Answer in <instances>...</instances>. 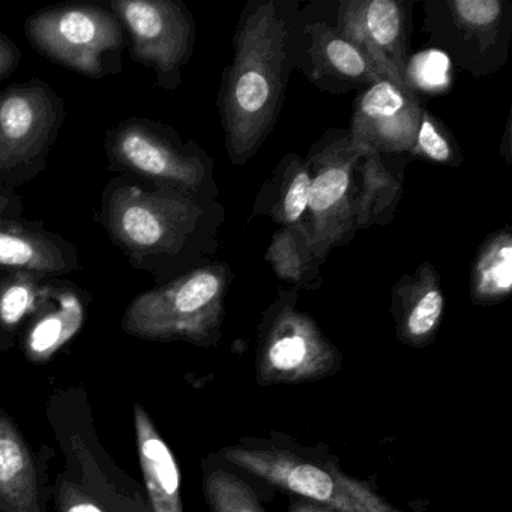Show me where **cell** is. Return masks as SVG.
<instances>
[{"mask_svg": "<svg viewBox=\"0 0 512 512\" xmlns=\"http://www.w3.org/2000/svg\"><path fill=\"white\" fill-rule=\"evenodd\" d=\"M95 221L134 269L163 286L214 262L226 208L119 175L104 187Z\"/></svg>", "mask_w": 512, "mask_h": 512, "instance_id": "obj_1", "label": "cell"}, {"mask_svg": "<svg viewBox=\"0 0 512 512\" xmlns=\"http://www.w3.org/2000/svg\"><path fill=\"white\" fill-rule=\"evenodd\" d=\"M299 7L298 0H250L239 14L217 101L233 166L256 157L280 118L295 71L289 38Z\"/></svg>", "mask_w": 512, "mask_h": 512, "instance_id": "obj_2", "label": "cell"}, {"mask_svg": "<svg viewBox=\"0 0 512 512\" xmlns=\"http://www.w3.org/2000/svg\"><path fill=\"white\" fill-rule=\"evenodd\" d=\"M46 418L62 458L52 484L56 512H154L145 485L101 442L85 386L53 391Z\"/></svg>", "mask_w": 512, "mask_h": 512, "instance_id": "obj_3", "label": "cell"}, {"mask_svg": "<svg viewBox=\"0 0 512 512\" xmlns=\"http://www.w3.org/2000/svg\"><path fill=\"white\" fill-rule=\"evenodd\" d=\"M230 283L229 265L214 260L137 295L122 316V329L140 340L215 346L221 338Z\"/></svg>", "mask_w": 512, "mask_h": 512, "instance_id": "obj_4", "label": "cell"}, {"mask_svg": "<svg viewBox=\"0 0 512 512\" xmlns=\"http://www.w3.org/2000/svg\"><path fill=\"white\" fill-rule=\"evenodd\" d=\"M106 154L109 169L119 175L203 202L218 200L212 157L163 122L145 118L119 122L107 131Z\"/></svg>", "mask_w": 512, "mask_h": 512, "instance_id": "obj_5", "label": "cell"}, {"mask_svg": "<svg viewBox=\"0 0 512 512\" xmlns=\"http://www.w3.org/2000/svg\"><path fill=\"white\" fill-rule=\"evenodd\" d=\"M236 467L272 487L337 512H404L383 499L367 482L352 478L334 464L320 463L278 446L239 443L221 451Z\"/></svg>", "mask_w": 512, "mask_h": 512, "instance_id": "obj_6", "label": "cell"}, {"mask_svg": "<svg viewBox=\"0 0 512 512\" xmlns=\"http://www.w3.org/2000/svg\"><path fill=\"white\" fill-rule=\"evenodd\" d=\"M428 46L472 77L499 73L509 59L512 0H425Z\"/></svg>", "mask_w": 512, "mask_h": 512, "instance_id": "obj_7", "label": "cell"}, {"mask_svg": "<svg viewBox=\"0 0 512 512\" xmlns=\"http://www.w3.org/2000/svg\"><path fill=\"white\" fill-rule=\"evenodd\" d=\"M35 50L82 76L104 79L122 68L127 34L118 17L97 5H58L25 23Z\"/></svg>", "mask_w": 512, "mask_h": 512, "instance_id": "obj_8", "label": "cell"}, {"mask_svg": "<svg viewBox=\"0 0 512 512\" xmlns=\"http://www.w3.org/2000/svg\"><path fill=\"white\" fill-rule=\"evenodd\" d=\"M299 290L280 289L259 323L257 380L262 385H295L325 379L341 367L337 347L313 317L298 307Z\"/></svg>", "mask_w": 512, "mask_h": 512, "instance_id": "obj_9", "label": "cell"}, {"mask_svg": "<svg viewBox=\"0 0 512 512\" xmlns=\"http://www.w3.org/2000/svg\"><path fill=\"white\" fill-rule=\"evenodd\" d=\"M311 172L308 224L311 244L325 263L335 248L355 239L358 164L361 151L349 130L331 128L311 145L307 157Z\"/></svg>", "mask_w": 512, "mask_h": 512, "instance_id": "obj_10", "label": "cell"}, {"mask_svg": "<svg viewBox=\"0 0 512 512\" xmlns=\"http://www.w3.org/2000/svg\"><path fill=\"white\" fill-rule=\"evenodd\" d=\"M64 121V100L44 80L0 91V185L17 187L46 169Z\"/></svg>", "mask_w": 512, "mask_h": 512, "instance_id": "obj_11", "label": "cell"}, {"mask_svg": "<svg viewBox=\"0 0 512 512\" xmlns=\"http://www.w3.org/2000/svg\"><path fill=\"white\" fill-rule=\"evenodd\" d=\"M289 47L293 68L311 85L335 97L362 91L385 77L370 56L335 26L331 0L299 7Z\"/></svg>", "mask_w": 512, "mask_h": 512, "instance_id": "obj_12", "label": "cell"}, {"mask_svg": "<svg viewBox=\"0 0 512 512\" xmlns=\"http://www.w3.org/2000/svg\"><path fill=\"white\" fill-rule=\"evenodd\" d=\"M109 8L127 34L131 59L154 71L158 88H179L196 46L191 11L176 0H113Z\"/></svg>", "mask_w": 512, "mask_h": 512, "instance_id": "obj_13", "label": "cell"}, {"mask_svg": "<svg viewBox=\"0 0 512 512\" xmlns=\"http://www.w3.org/2000/svg\"><path fill=\"white\" fill-rule=\"evenodd\" d=\"M412 8V0H331L335 26L370 56L383 76L403 86H410Z\"/></svg>", "mask_w": 512, "mask_h": 512, "instance_id": "obj_14", "label": "cell"}, {"mask_svg": "<svg viewBox=\"0 0 512 512\" xmlns=\"http://www.w3.org/2000/svg\"><path fill=\"white\" fill-rule=\"evenodd\" d=\"M421 110L416 89L382 77L353 101L350 139L359 151L410 155Z\"/></svg>", "mask_w": 512, "mask_h": 512, "instance_id": "obj_15", "label": "cell"}, {"mask_svg": "<svg viewBox=\"0 0 512 512\" xmlns=\"http://www.w3.org/2000/svg\"><path fill=\"white\" fill-rule=\"evenodd\" d=\"M56 451L34 448L13 416L0 407V512H49L50 463Z\"/></svg>", "mask_w": 512, "mask_h": 512, "instance_id": "obj_16", "label": "cell"}, {"mask_svg": "<svg viewBox=\"0 0 512 512\" xmlns=\"http://www.w3.org/2000/svg\"><path fill=\"white\" fill-rule=\"evenodd\" d=\"M73 242L20 218H0V271L32 272L61 278L77 271Z\"/></svg>", "mask_w": 512, "mask_h": 512, "instance_id": "obj_17", "label": "cell"}, {"mask_svg": "<svg viewBox=\"0 0 512 512\" xmlns=\"http://www.w3.org/2000/svg\"><path fill=\"white\" fill-rule=\"evenodd\" d=\"M445 311L442 281L430 262L401 275L391 290V314L401 343L424 347L439 331Z\"/></svg>", "mask_w": 512, "mask_h": 512, "instance_id": "obj_18", "label": "cell"}, {"mask_svg": "<svg viewBox=\"0 0 512 512\" xmlns=\"http://www.w3.org/2000/svg\"><path fill=\"white\" fill-rule=\"evenodd\" d=\"M86 319V293L58 278L43 310L32 319L20 338L23 355L32 364H46L82 331Z\"/></svg>", "mask_w": 512, "mask_h": 512, "instance_id": "obj_19", "label": "cell"}, {"mask_svg": "<svg viewBox=\"0 0 512 512\" xmlns=\"http://www.w3.org/2000/svg\"><path fill=\"white\" fill-rule=\"evenodd\" d=\"M413 161L409 154H380L361 151L358 164L356 229L388 226L404 196L406 167Z\"/></svg>", "mask_w": 512, "mask_h": 512, "instance_id": "obj_20", "label": "cell"}, {"mask_svg": "<svg viewBox=\"0 0 512 512\" xmlns=\"http://www.w3.org/2000/svg\"><path fill=\"white\" fill-rule=\"evenodd\" d=\"M134 430L152 511L184 512L178 461L140 403L134 404Z\"/></svg>", "mask_w": 512, "mask_h": 512, "instance_id": "obj_21", "label": "cell"}, {"mask_svg": "<svg viewBox=\"0 0 512 512\" xmlns=\"http://www.w3.org/2000/svg\"><path fill=\"white\" fill-rule=\"evenodd\" d=\"M310 185L307 158L293 152L284 155L257 191L253 218L268 217L280 227H302L310 232Z\"/></svg>", "mask_w": 512, "mask_h": 512, "instance_id": "obj_22", "label": "cell"}, {"mask_svg": "<svg viewBox=\"0 0 512 512\" xmlns=\"http://www.w3.org/2000/svg\"><path fill=\"white\" fill-rule=\"evenodd\" d=\"M58 278L32 272L0 271V350L10 352L43 310Z\"/></svg>", "mask_w": 512, "mask_h": 512, "instance_id": "obj_23", "label": "cell"}, {"mask_svg": "<svg viewBox=\"0 0 512 512\" xmlns=\"http://www.w3.org/2000/svg\"><path fill=\"white\" fill-rule=\"evenodd\" d=\"M512 233L509 227L485 238L470 268V298L475 305L491 307L511 295Z\"/></svg>", "mask_w": 512, "mask_h": 512, "instance_id": "obj_24", "label": "cell"}, {"mask_svg": "<svg viewBox=\"0 0 512 512\" xmlns=\"http://www.w3.org/2000/svg\"><path fill=\"white\" fill-rule=\"evenodd\" d=\"M274 274L296 290L322 287L323 263L317 259L311 235L302 227H280L265 254Z\"/></svg>", "mask_w": 512, "mask_h": 512, "instance_id": "obj_25", "label": "cell"}, {"mask_svg": "<svg viewBox=\"0 0 512 512\" xmlns=\"http://www.w3.org/2000/svg\"><path fill=\"white\" fill-rule=\"evenodd\" d=\"M203 491L211 512H266L251 485L229 466L206 467Z\"/></svg>", "mask_w": 512, "mask_h": 512, "instance_id": "obj_26", "label": "cell"}, {"mask_svg": "<svg viewBox=\"0 0 512 512\" xmlns=\"http://www.w3.org/2000/svg\"><path fill=\"white\" fill-rule=\"evenodd\" d=\"M410 155L413 160L424 158L455 169L463 164V154L452 131L443 124L442 119L434 116L424 106L419 116L418 131Z\"/></svg>", "mask_w": 512, "mask_h": 512, "instance_id": "obj_27", "label": "cell"}, {"mask_svg": "<svg viewBox=\"0 0 512 512\" xmlns=\"http://www.w3.org/2000/svg\"><path fill=\"white\" fill-rule=\"evenodd\" d=\"M22 52L8 35L0 32V82L8 79L19 68Z\"/></svg>", "mask_w": 512, "mask_h": 512, "instance_id": "obj_28", "label": "cell"}, {"mask_svg": "<svg viewBox=\"0 0 512 512\" xmlns=\"http://www.w3.org/2000/svg\"><path fill=\"white\" fill-rule=\"evenodd\" d=\"M290 512H337L334 509L326 508V506L317 505L310 500L296 499L290 505Z\"/></svg>", "mask_w": 512, "mask_h": 512, "instance_id": "obj_29", "label": "cell"}, {"mask_svg": "<svg viewBox=\"0 0 512 512\" xmlns=\"http://www.w3.org/2000/svg\"><path fill=\"white\" fill-rule=\"evenodd\" d=\"M500 152H502L503 158L509 166L511 164V119H508V124H506L505 134H503V140L500 142Z\"/></svg>", "mask_w": 512, "mask_h": 512, "instance_id": "obj_30", "label": "cell"}]
</instances>
